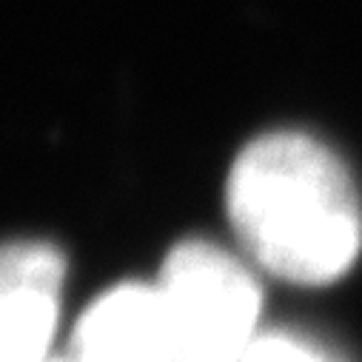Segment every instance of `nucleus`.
<instances>
[{"mask_svg": "<svg viewBox=\"0 0 362 362\" xmlns=\"http://www.w3.org/2000/svg\"><path fill=\"white\" fill-rule=\"evenodd\" d=\"M226 200L251 257L288 283H334L362 248L354 180L308 134L274 132L248 143L231 168Z\"/></svg>", "mask_w": 362, "mask_h": 362, "instance_id": "nucleus-1", "label": "nucleus"}, {"mask_svg": "<svg viewBox=\"0 0 362 362\" xmlns=\"http://www.w3.org/2000/svg\"><path fill=\"white\" fill-rule=\"evenodd\" d=\"M171 362H243L257 339L259 286L251 271L226 248L180 243L157 283Z\"/></svg>", "mask_w": 362, "mask_h": 362, "instance_id": "nucleus-2", "label": "nucleus"}, {"mask_svg": "<svg viewBox=\"0 0 362 362\" xmlns=\"http://www.w3.org/2000/svg\"><path fill=\"white\" fill-rule=\"evenodd\" d=\"M63 274V254L49 243L0 245V362H46Z\"/></svg>", "mask_w": 362, "mask_h": 362, "instance_id": "nucleus-3", "label": "nucleus"}, {"mask_svg": "<svg viewBox=\"0 0 362 362\" xmlns=\"http://www.w3.org/2000/svg\"><path fill=\"white\" fill-rule=\"evenodd\" d=\"M74 362H171L157 286L126 283L88 308L71 339Z\"/></svg>", "mask_w": 362, "mask_h": 362, "instance_id": "nucleus-4", "label": "nucleus"}, {"mask_svg": "<svg viewBox=\"0 0 362 362\" xmlns=\"http://www.w3.org/2000/svg\"><path fill=\"white\" fill-rule=\"evenodd\" d=\"M243 362H328V359L314 348H308L305 342H297L283 334H268L251 342Z\"/></svg>", "mask_w": 362, "mask_h": 362, "instance_id": "nucleus-5", "label": "nucleus"}]
</instances>
